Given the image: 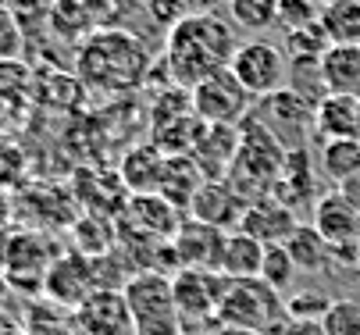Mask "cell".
Masks as SVG:
<instances>
[{
  "instance_id": "cell-1",
  "label": "cell",
  "mask_w": 360,
  "mask_h": 335,
  "mask_svg": "<svg viewBox=\"0 0 360 335\" xmlns=\"http://www.w3.org/2000/svg\"><path fill=\"white\" fill-rule=\"evenodd\" d=\"M239 29L221 15H186L172 32L165 46V65L172 72V82L179 86H200L207 75L232 65L239 51Z\"/></svg>"
},
{
  "instance_id": "cell-2",
  "label": "cell",
  "mask_w": 360,
  "mask_h": 335,
  "mask_svg": "<svg viewBox=\"0 0 360 335\" xmlns=\"http://www.w3.org/2000/svg\"><path fill=\"white\" fill-rule=\"evenodd\" d=\"M125 307L132 317V335H182V317L175 307L172 275L161 271H136L122 285Z\"/></svg>"
},
{
  "instance_id": "cell-3",
  "label": "cell",
  "mask_w": 360,
  "mask_h": 335,
  "mask_svg": "<svg viewBox=\"0 0 360 335\" xmlns=\"http://www.w3.org/2000/svg\"><path fill=\"white\" fill-rule=\"evenodd\" d=\"M218 324L257 328L264 335H278L289 324L285 296L275 293L261 278H229V289L218 303Z\"/></svg>"
},
{
  "instance_id": "cell-4",
  "label": "cell",
  "mask_w": 360,
  "mask_h": 335,
  "mask_svg": "<svg viewBox=\"0 0 360 335\" xmlns=\"http://www.w3.org/2000/svg\"><path fill=\"white\" fill-rule=\"evenodd\" d=\"M229 72L239 79V86L250 93L253 100L271 97V93L285 89L289 82V58L282 54L278 43H268L264 36H253L239 43V51L229 65Z\"/></svg>"
},
{
  "instance_id": "cell-5",
  "label": "cell",
  "mask_w": 360,
  "mask_h": 335,
  "mask_svg": "<svg viewBox=\"0 0 360 335\" xmlns=\"http://www.w3.org/2000/svg\"><path fill=\"white\" fill-rule=\"evenodd\" d=\"M172 289H175V307L182 317L186 331L196 328H218V303L229 289V278L221 271H193L179 268L172 275Z\"/></svg>"
},
{
  "instance_id": "cell-6",
  "label": "cell",
  "mask_w": 360,
  "mask_h": 335,
  "mask_svg": "<svg viewBox=\"0 0 360 335\" xmlns=\"http://www.w3.org/2000/svg\"><path fill=\"white\" fill-rule=\"evenodd\" d=\"M257 121H261L285 150H296V147H307V136H314V104L303 100L300 93H292L289 86L271 93V97H261L253 100V111H250Z\"/></svg>"
},
{
  "instance_id": "cell-7",
  "label": "cell",
  "mask_w": 360,
  "mask_h": 335,
  "mask_svg": "<svg viewBox=\"0 0 360 335\" xmlns=\"http://www.w3.org/2000/svg\"><path fill=\"white\" fill-rule=\"evenodd\" d=\"M189 104L203 125H239L253 111V97L239 86V79L229 68H221V72L207 75L200 86H193Z\"/></svg>"
},
{
  "instance_id": "cell-8",
  "label": "cell",
  "mask_w": 360,
  "mask_h": 335,
  "mask_svg": "<svg viewBox=\"0 0 360 335\" xmlns=\"http://www.w3.org/2000/svg\"><path fill=\"white\" fill-rule=\"evenodd\" d=\"M111 51H115L111 61L96 58V54H89V51H82V61H79L82 75H86L93 86H104V89L132 86V82L139 79L143 65H146L143 46H139L132 36H125V32H111Z\"/></svg>"
},
{
  "instance_id": "cell-9",
  "label": "cell",
  "mask_w": 360,
  "mask_h": 335,
  "mask_svg": "<svg viewBox=\"0 0 360 335\" xmlns=\"http://www.w3.org/2000/svg\"><path fill=\"white\" fill-rule=\"evenodd\" d=\"M172 250L179 268L193 271H221V250H225V232L214 225H203L196 218H182V225L172 235Z\"/></svg>"
},
{
  "instance_id": "cell-10",
  "label": "cell",
  "mask_w": 360,
  "mask_h": 335,
  "mask_svg": "<svg viewBox=\"0 0 360 335\" xmlns=\"http://www.w3.org/2000/svg\"><path fill=\"white\" fill-rule=\"evenodd\" d=\"M43 289L54 296V303H65V307H75V310H79V307L100 289V282H96V275H93L89 257L68 254V257H58L54 264L46 268Z\"/></svg>"
},
{
  "instance_id": "cell-11",
  "label": "cell",
  "mask_w": 360,
  "mask_h": 335,
  "mask_svg": "<svg viewBox=\"0 0 360 335\" xmlns=\"http://www.w3.org/2000/svg\"><path fill=\"white\" fill-rule=\"evenodd\" d=\"M243 211H246V200L232 189L229 178H207L189 207V218H196L203 225H214L221 232H232V228H239Z\"/></svg>"
},
{
  "instance_id": "cell-12",
  "label": "cell",
  "mask_w": 360,
  "mask_h": 335,
  "mask_svg": "<svg viewBox=\"0 0 360 335\" xmlns=\"http://www.w3.org/2000/svg\"><path fill=\"white\" fill-rule=\"evenodd\" d=\"M75 321L86 335H132V317L122 289H96L75 310Z\"/></svg>"
},
{
  "instance_id": "cell-13",
  "label": "cell",
  "mask_w": 360,
  "mask_h": 335,
  "mask_svg": "<svg viewBox=\"0 0 360 335\" xmlns=\"http://www.w3.org/2000/svg\"><path fill=\"white\" fill-rule=\"evenodd\" d=\"M300 221H296V211L292 207H285L282 200H268V197H261V200H250L246 204V211H243V218H239V228L246 232V235H253L257 243H264V247H282L285 239L292 235V228H296Z\"/></svg>"
},
{
  "instance_id": "cell-14",
  "label": "cell",
  "mask_w": 360,
  "mask_h": 335,
  "mask_svg": "<svg viewBox=\"0 0 360 335\" xmlns=\"http://www.w3.org/2000/svg\"><path fill=\"white\" fill-rule=\"evenodd\" d=\"M332 247H353L360 243V211L339 193H321L314 204V221H311Z\"/></svg>"
},
{
  "instance_id": "cell-15",
  "label": "cell",
  "mask_w": 360,
  "mask_h": 335,
  "mask_svg": "<svg viewBox=\"0 0 360 335\" xmlns=\"http://www.w3.org/2000/svg\"><path fill=\"white\" fill-rule=\"evenodd\" d=\"M314 139L335 143V139H360V100L325 93L314 104Z\"/></svg>"
},
{
  "instance_id": "cell-16",
  "label": "cell",
  "mask_w": 360,
  "mask_h": 335,
  "mask_svg": "<svg viewBox=\"0 0 360 335\" xmlns=\"http://www.w3.org/2000/svg\"><path fill=\"white\" fill-rule=\"evenodd\" d=\"M325 93L360 100V43H332L321 54Z\"/></svg>"
},
{
  "instance_id": "cell-17",
  "label": "cell",
  "mask_w": 360,
  "mask_h": 335,
  "mask_svg": "<svg viewBox=\"0 0 360 335\" xmlns=\"http://www.w3.org/2000/svg\"><path fill=\"white\" fill-rule=\"evenodd\" d=\"M289 250V257L296 261L300 275H321L325 268H332V243L314 228V225H296L292 235L282 243Z\"/></svg>"
},
{
  "instance_id": "cell-18",
  "label": "cell",
  "mask_w": 360,
  "mask_h": 335,
  "mask_svg": "<svg viewBox=\"0 0 360 335\" xmlns=\"http://www.w3.org/2000/svg\"><path fill=\"white\" fill-rule=\"evenodd\" d=\"M261 264H264V243H257L243 228L225 232V250H221L225 278H261Z\"/></svg>"
},
{
  "instance_id": "cell-19",
  "label": "cell",
  "mask_w": 360,
  "mask_h": 335,
  "mask_svg": "<svg viewBox=\"0 0 360 335\" xmlns=\"http://www.w3.org/2000/svg\"><path fill=\"white\" fill-rule=\"evenodd\" d=\"M165 164H168V157H165V150L158 147V143H153V147H136L122 164V178L136 197L158 193L161 178H165Z\"/></svg>"
},
{
  "instance_id": "cell-20",
  "label": "cell",
  "mask_w": 360,
  "mask_h": 335,
  "mask_svg": "<svg viewBox=\"0 0 360 335\" xmlns=\"http://www.w3.org/2000/svg\"><path fill=\"white\" fill-rule=\"evenodd\" d=\"M318 168L321 175L339 189L349 178L360 175V139H335V143H321L318 147Z\"/></svg>"
},
{
  "instance_id": "cell-21",
  "label": "cell",
  "mask_w": 360,
  "mask_h": 335,
  "mask_svg": "<svg viewBox=\"0 0 360 335\" xmlns=\"http://www.w3.org/2000/svg\"><path fill=\"white\" fill-rule=\"evenodd\" d=\"M225 18L243 32L261 36L264 29L278 25V0H229Z\"/></svg>"
},
{
  "instance_id": "cell-22",
  "label": "cell",
  "mask_w": 360,
  "mask_h": 335,
  "mask_svg": "<svg viewBox=\"0 0 360 335\" xmlns=\"http://www.w3.org/2000/svg\"><path fill=\"white\" fill-rule=\"evenodd\" d=\"M321 29L328 43H360V0H335L321 8Z\"/></svg>"
},
{
  "instance_id": "cell-23",
  "label": "cell",
  "mask_w": 360,
  "mask_h": 335,
  "mask_svg": "<svg viewBox=\"0 0 360 335\" xmlns=\"http://www.w3.org/2000/svg\"><path fill=\"white\" fill-rule=\"evenodd\" d=\"M328 46H332V43H328L321 22H318V25H307V29L282 32V54L289 58V65H292V61H321V54L328 51Z\"/></svg>"
},
{
  "instance_id": "cell-24",
  "label": "cell",
  "mask_w": 360,
  "mask_h": 335,
  "mask_svg": "<svg viewBox=\"0 0 360 335\" xmlns=\"http://www.w3.org/2000/svg\"><path fill=\"white\" fill-rule=\"evenodd\" d=\"M296 275H300V268H296V261L289 257V250H285V247H264L261 282H268L275 293L289 296V289L296 285Z\"/></svg>"
},
{
  "instance_id": "cell-25",
  "label": "cell",
  "mask_w": 360,
  "mask_h": 335,
  "mask_svg": "<svg viewBox=\"0 0 360 335\" xmlns=\"http://www.w3.org/2000/svg\"><path fill=\"white\" fill-rule=\"evenodd\" d=\"M29 93H32V72L18 58H0V107L29 100Z\"/></svg>"
},
{
  "instance_id": "cell-26",
  "label": "cell",
  "mask_w": 360,
  "mask_h": 335,
  "mask_svg": "<svg viewBox=\"0 0 360 335\" xmlns=\"http://www.w3.org/2000/svg\"><path fill=\"white\" fill-rule=\"evenodd\" d=\"M325 335H360V300L353 296H339L332 300V307L321 317Z\"/></svg>"
},
{
  "instance_id": "cell-27",
  "label": "cell",
  "mask_w": 360,
  "mask_h": 335,
  "mask_svg": "<svg viewBox=\"0 0 360 335\" xmlns=\"http://www.w3.org/2000/svg\"><path fill=\"white\" fill-rule=\"evenodd\" d=\"M328 307H332V296H325V293H318V289H307V293H289V296H285L289 321H321Z\"/></svg>"
},
{
  "instance_id": "cell-28",
  "label": "cell",
  "mask_w": 360,
  "mask_h": 335,
  "mask_svg": "<svg viewBox=\"0 0 360 335\" xmlns=\"http://www.w3.org/2000/svg\"><path fill=\"white\" fill-rule=\"evenodd\" d=\"M321 22V8L314 0H278V25L282 32L292 29H307V25H318Z\"/></svg>"
},
{
  "instance_id": "cell-29",
  "label": "cell",
  "mask_w": 360,
  "mask_h": 335,
  "mask_svg": "<svg viewBox=\"0 0 360 335\" xmlns=\"http://www.w3.org/2000/svg\"><path fill=\"white\" fill-rule=\"evenodd\" d=\"M150 11L153 15H158V22L172 32L189 11H186V4H182V0H150Z\"/></svg>"
},
{
  "instance_id": "cell-30",
  "label": "cell",
  "mask_w": 360,
  "mask_h": 335,
  "mask_svg": "<svg viewBox=\"0 0 360 335\" xmlns=\"http://www.w3.org/2000/svg\"><path fill=\"white\" fill-rule=\"evenodd\" d=\"M18 25L11 15H0V58H15L18 54Z\"/></svg>"
},
{
  "instance_id": "cell-31",
  "label": "cell",
  "mask_w": 360,
  "mask_h": 335,
  "mask_svg": "<svg viewBox=\"0 0 360 335\" xmlns=\"http://www.w3.org/2000/svg\"><path fill=\"white\" fill-rule=\"evenodd\" d=\"M278 335H325L321 321H289Z\"/></svg>"
},
{
  "instance_id": "cell-32",
  "label": "cell",
  "mask_w": 360,
  "mask_h": 335,
  "mask_svg": "<svg viewBox=\"0 0 360 335\" xmlns=\"http://www.w3.org/2000/svg\"><path fill=\"white\" fill-rule=\"evenodd\" d=\"M339 193H342V197H346L356 211H360V175H356V178H349L346 185H339Z\"/></svg>"
},
{
  "instance_id": "cell-33",
  "label": "cell",
  "mask_w": 360,
  "mask_h": 335,
  "mask_svg": "<svg viewBox=\"0 0 360 335\" xmlns=\"http://www.w3.org/2000/svg\"><path fill=\"white\" fill-rule=\"evenodd\" d=\"M0 335H25V331L18 328V321H11L8 314H0Z\"/></svg>"
},
{
  "instance_id": "cell-34",
  "label": "cell",
  "mask_w": 360,
  "mask_h": 335,
  "mask_svg": "<svg viewBox=\"0 0 360 335\" xmlns=\"http://www.w3.org/2000/svg\"><path fill=\"white\" fill-rule=\"evenodd\" d=\"M218 335H264L257 328H236V324H218Z\"/></svg>"
},
{
  "instance_id": "cell-35",
  "label": "cell",
  "mask_w": 360,
  "mask_h": 335,
  "mask_svg": "<svg viewBox=\"0 0 360 335\" xmlns=\"http://www.w3.org/2000/svg\"><path fill=\"white\" fill-rule=\"evenodd\" d=\"M182 335H218V331H203V328H196V331H182Z\"/></svg>"
},
{
  "instance_id": "cell-36",
  "label": "cell",
  "mask_w": 360,
  "mask_h": 335,
  "mask_svg": "<svg viewBox=\"0 0 360 335\" xmlns=\"http://www.w3.org/2000/svg\"><path fill=\"white\" fill-rule=\"evenodd\" d=\"M314 4H318V8H328V4H335V0H314Z\"/></svg>"
},
{
  "instance_id": "cell-37",
  "label": "cell",
  "mask_w": 360,
  "mask_h": 335,
  "mask_svg": "<svg viewBox=\"0 0 360 335\" xmlns=\"http://www.w3.org/2000/svg\"><path fill=\"white\" fill-rule=\"evenodd\" d=\"M0 118H4V107H0Z\"/></svg>"
}]
</instances>
